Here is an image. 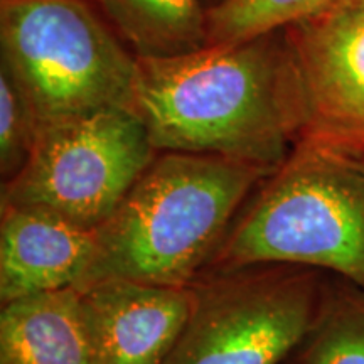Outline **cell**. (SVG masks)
Segmentation results:
<instances>
[{
  "instance_id": "obj_11",
  "label": "cell",
  "mask_w": 364,
  "mask_h": 364,
  "mask_svg": "<svg viewBox=\"0 0 364 364\" xmlns=\"http://www.w3.org/2000/svg\"><path fill=\"white\" fill-rule=\"evenodd\" d=\"M136 58H171L208 46L201 0H91Z\"/></svg>"
},
{
  "instance_id": "obj_15",
  "label": "cell",
  "mask_w": 364,
  "mask_h": 364,
  "mask_svg": "<svg viewBox=\"0 0 364 364\" xmlns=\"http://www.w3.org/2000/svg\"><path fill=\"white\" fill-rule=\"evenodd\" d=\"M216 2H218V0H216Z\"/></svg>"
},
{
  "instance_id": "obj_7",
  "label": "cell",
  "mask_w": 364,
  "mask_h": 364,
  "mask_svg": "<svg viewBox=\"0 0 364 364\" xmlns=\"http://www.w3.org/2000/svg\"><path fill=\"white\" fill-rule=\"evenodd\" d=\"M307 107L304 135L364 147V0L285 27Z\"/></svg>"
},
{
  "instance_id": "obj_9",
  "label": "cell",
  "mask_w": 364,
  "mask_h": 364,
  "mask_svg": "<svg viewBox=\"0 0 364 364\" xmlns=\"http://www.w3.org/2000/svg\"><path fill=\"white\" fill-rule=\"evenodd\" d=\"M95 250V231L53 213L0 204V302L80 284Z\"/></svg>"
},
{
  "instance_id": "obj_1",
  "label": "cell",
  "mask_w": 364,
  "mask_h": 364,
  "mask_svg": "<svg viewBox=\"0 0 364 364\" xmlns=\"http://www.w3.org/2000/svg\"><path fill=\"white\" fill-rule=\"evenodd\" d=\"M132 112L157 152L235 159L277 171L307 129L285 31L171 58H139Z\"/></svg>"
},
{
  "instance_id": "obj_14",
  "label": "cell",
  "mask_w": 364,
  "mask_h": 364,
  "mask_svg": "<svg viewBox=\"0 0 364 364\" xmlns=\"http://www.w3.org/2000/svg\"><path fill=\"white\" fill-rule=\"evenodd\" d=\"M39 122L12 76L0 68V176L14 179L29 161Z\"/></svg>"
},
{
  "instance_id": "obj_5",
  "label": "cell",
  "mask_w": 364,
  "mask_h": 364,
  "mask_svg": "<svg viewBox=\"0 0 364 364\" xmlns=\"http://www.w3.org/2000/svg\"><path fill=\"white\" fill-rule=\"evenodd\" d=\"M162 364H282L309 334L326 285L318 270L253 265L209 273Z\"/></svg>"
},
{
  "instance_id": "obj_6",
  "label": "cell",
  "mask_w": 364,
  "mask_h": 364,
  "mask_svg": "<svg viewBox=\"0 0 364 364\" xmlns=\"http://www.w3.org/2000/svg\"><path fill=\"white\" fill-rule=\"evenodd\" d=\"M156 154L142 120L124 108L43 125L24 169L2 184L0 204L41 209L95 231Z\"/></svg>"
},
{
  "instance_id": "obj_13",
  "label": "cell",
  "mask_w": 364,
  "mask_h": 364,
  "mask_svg": "<svg viewBox=\"0 0 364 364\" xmlns=\"http://www.w3.org/2000/svg\"><path fill=\"white\" fill-rule=\"evenodd\" d=\"M343 0H218L206 9L208 46L235 44L285 29Z\"/></svg>"
},
{
  "instance_id": "obj_4",
  "label": "cell",
  "mask_w": 364,
  "mask_h": 364,
  "mask_svg": "<svg viewBox=\"0 0 364 364\" xmlns=\"http://www.w3.org/2000/svg\"><path fill=\"white\" fill-rule=\"evenodd\" d=\"M136 63L91 0H0V68L41 127L132 112Z\"/></svg>"
},
{
  "instance_id": "obj_8",
  "label": "cell",
  "mask_w": 364,
  "mask_h": 364,
  "mask_svg": "<svg viewBox=\"0 0 364 364\" xmlns=\"http://www.w3.org/2000/svg\"><path fill=\"white\" fill-rule=\"evenodd\" d=\"M81 302L97 364H162L193 311L194 289L108 280L83 290Z\"/></svg>"
},
{
  "instance_id": "obj_2",
  "label": "cell",
  "mask_w": 364,
  "mask_h": 364,
  "mask_svg": "<svg viewBox=\"0 0 364 364\" xmlns=\"http://www.w3.org/2000/svg\"><path fill=\"white\" fill-rule=\"evenodd\" d=\"M235 159L157 152L113 215L76 289L108 280L189 287L203 275L241 208L270 176Z\"/></svg>"
},
{
  "instance_id": "obj_10",
  "label": "cell",
  "mask_w": 364,
  "mask_h": 364,
  "mask_svg": "<svg viewBox=\"0 0 364 364\" xmlns=\"http://www.w3.org/2000/svg\"><path fill=\"white\" fill-rule=\"evenodd\" d=\"M0 364H97L80 290L70 287L2 306Z\"/></svg>"
},
{
  "instance_id": "obj_3",
  "label": "cell",
  "mask_w": 364,
  "mask_h": 364,
  "mask_svg": "<svg viewBox=\"0 0 364 364\" xmlns=\"http://www.w3.org/2000/svg\"><path fill=\"white\" fill-rule=\"evenodd\" d=\"M253 265L327 270L364 290V147L300 136L241 208L203 275Z\"/></svg>"
},
{
  "instance_id": "obj_12",
  "label": "cell",
  "mask_w": 364,
  "mask_h": 364,
  "mask_svg": "<svg viewBox=\"0 0 364 364\" xmlns=\"http://www.w3.org/2000/svg\"><path fill=\"white\" fill-rule=\"evenodd\" d=\"M292 364H364V290L326 287L321 311Z\"/></svg>"
}]
</instances>
